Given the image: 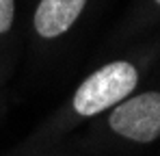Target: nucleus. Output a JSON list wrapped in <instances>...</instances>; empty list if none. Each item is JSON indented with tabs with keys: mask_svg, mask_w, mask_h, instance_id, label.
<instances>
[{
	"mask_svg": "<svg viewBox=\"0 0 160 156\" xmlns=\"http://www.w3.org/2000/svg\"><path fill=\"white\" fill-rule=\"evenodd\" d=\"M87 0H41L35 13V28L41 37H58L76 22Z\"/></svg>",
	"mask_w": 160,
	"mask_h": 156,
	"instance_id": "7ed1b4c3",
	"label": "nucleus"
},
{
	"mask_svg": "<svg viewBox=\"0 0 160 156\" xmlns=\"http://www.w3.org/2000/svg\"><path fill=\"white\" fill-rule=\"evenodd\" d=\"M136 87V70L126 61L108 63L87 78L74 96L78 115H95L117 104Z\"/></svg>",
	"mask_w": 160,
	"mask_h": 156,
	"instance_id": "f257e3e1",
	"label": "nucleus"
},
{
	"mask_svg": "<svg viewBox=\"0 0 160 156\" xmlns=\"http://www.w3.org/2000/svg\"><path fill=\"white\" fill-rule=\"evenodd\" d=\"M110 128L138 143L154 141L160 134V93H141L119 104L110 113Z\"/></svg>",
	"mask_w": 160,
	"mask_h": 156,
	"instance_id": "f03ea898",
	"label": "nucleus"
},
{
	"mask_svg": "<svg viewBox=\"0 0 160 156\" xmlns=\"http://www.w3.org/2000/svg\"><path fill=\"white\" fill-rule=\"evenodd\" d=\"M13 24V0H0V33H7Z\"/></svg>",
	"mask_w": 160,
	"mask_h": 156,
	"instance_id": "20e7f679",
	"label": "nucleus"
},
{
	"mask_svg": "<svg viewBox=\"0 0 160 156\" xmlns=\"http://www.w3.org/2000/svg\"><path fill=\"white\" fill-rule=\"evenodd\" d=\"M156 2H158V4H160V0H156Z\"/></svg>",
	"mask_w": 160,
	"mask_h": 156,
	"instance_id": "39448f33",
	"label": "nucleus"
}]
</instances>
